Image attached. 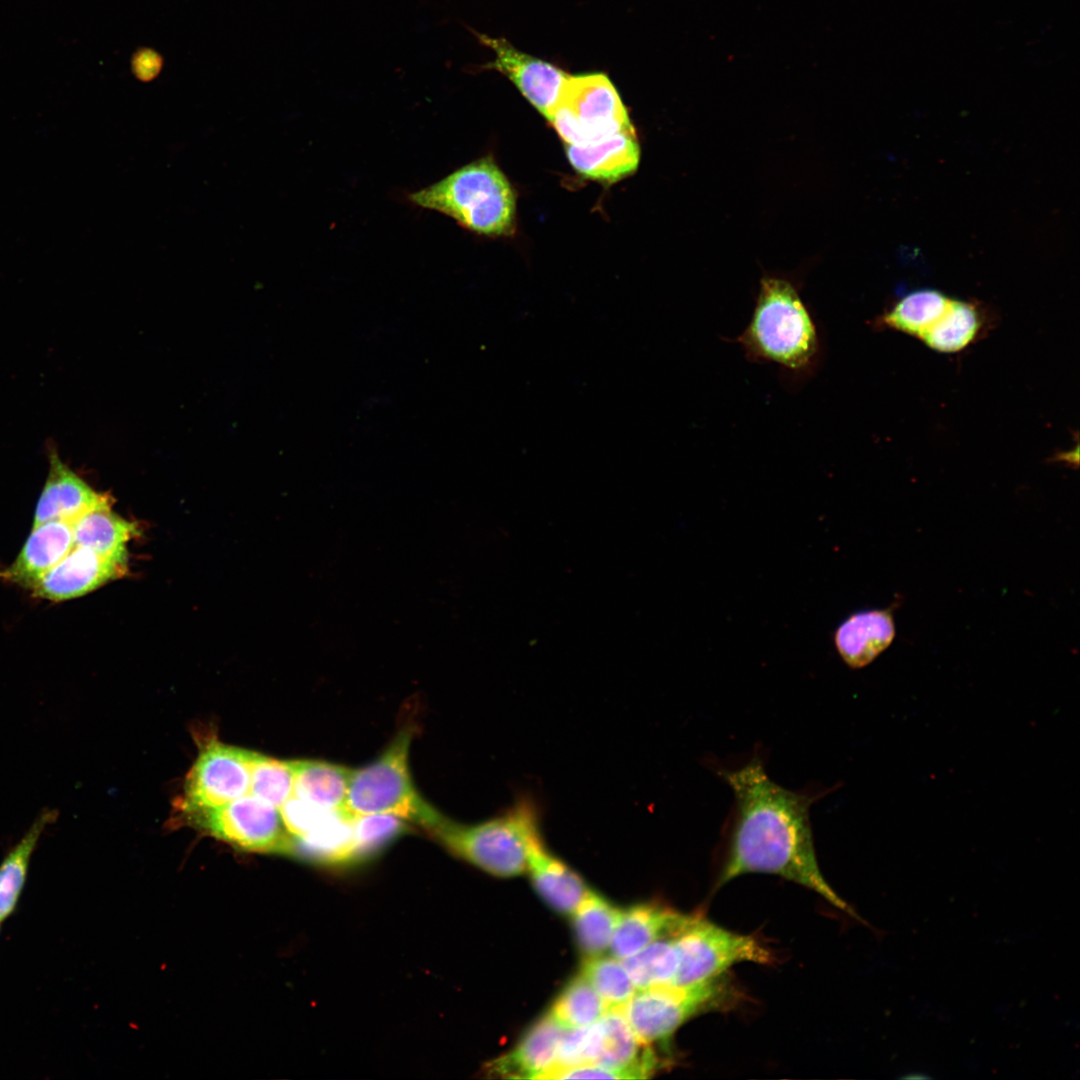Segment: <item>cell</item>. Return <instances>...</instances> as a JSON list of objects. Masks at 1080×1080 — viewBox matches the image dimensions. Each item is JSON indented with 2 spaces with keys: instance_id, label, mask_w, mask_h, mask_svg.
I'll use <instances>...</instances> for the list:
<instances>
[{
  "instance_id": "7",
  "label": "cell",
  "mask_w": 1080,
  "mask_h": 1080,
  "mask_svg": "<svg viewBox=\"0 0 1080 1080\" xmlns=\"http://www.w3.org/2000/svg\"><path fill=\"white\" fill-rule=\"evenodd\" d=\"M549 121L569 145L634 130L615 86L601 73L569 75Z\"/></svg>"
},
{
  "instance_id": "23",
  "label": "cell",
  "mask_w": 1080,
  "mask_h": 1080,
  "mask_svg": "<svg viewBox=\"0 0 1080 1080\" xmlns=\"http://www.w3.org/2000/svg\"><path fill=\"white\" fill-rule=\"evenodd\" d=\"M73 524L74 546L86 547L106 558L127 564V543L136 526L111 511V506L95 508Z\"/></svg>"
},
{
  "instance_id": "15",
  "label": "cell",
  "mask_w": 1080,
  "mask_h": 1080,
  "mask_svg": "<svg viewBox=\"0 0 1080 1080\" xmlns=\"http://www.w3.org/2000/svg\"><path fill=\"white\" fill-rule=\"evenodd\" d=\"M896 634L892 608L861 610L849 615L833 633L842 660L859 669L873 662L893 642Z\"/></svg>"
},
{
  "instance_id": "17",
  "label": "cell",
  "mask_w": 1080,
  "mask_h": 1080,
  "mask_svg": "<svg viewBox=\"0 0 1080 1080\" xmlns=\"http://www.w3.org/2000/svg\"><path fill=\"white\" fill-rule=\"evenodd\" d=\"M566 1030L548 1013L532 1026L514 1049L493 1060L487 1072L504 1078L538 1079L553 1065Z\"/></svg>"
},
{
  "instance_id": "1",
  "label": "cell",
  "mask_w": 1080,
  "mask_h": 1080,
  "mask_svg": "<svg viewBox=\"0 0 1080 1080\" xmlns=\"http://www.w3.org/2000/svg\"><path fill=\"white\" fill-rule=\"evenodd\" d=\"M717 774L730 786L734 805L722 829L715 887L748 873L777 875L858 918L818 865L809 811L824 793L780 786L770 779L757 754L737 768L719 767Z\"/></svg>"
},
{
  "instance_id": "24",
  "label": "cell",
  "mask_w": 1080,
  "mask_h": 1080,
  "mask_svg": "<svg viewBox=\"0 0 1080 1080\" xmlns=\"http://www.w3.org/2000/svg\"><path fill=\"white\" fill-rule=\"evenodd\" d=\"M986 324V316L978 305L952 298L942 316L919 340L936 352L956 353L983 336Z\"/></svg>"
},
{
  "instance_id": "27",
  "label": "cell",
  "mask_w": 1080,
  "mask_h": 1080,
  "mask_svg": "<svg viewBox=\"0 0 1080 1080\" xmlns=\"http://www.w3.org/2000/svg\"><path fill=\"white\" fill-rule=\"evenodd\" d=\"M676 932L655 940L636 954L621 960L637 990L672 984L678 964Z\"/></svg>"
},
{
  "instance_id": "6",
  "label": "cell",
  "mask_w": 1080,
  "mask_h": 1080,
  "mask_svg": "<svg viewBox=\"0 0 1080 1080\" xmlns=\"http://www.w3.org/2000/svg\"><path fill=\"white\" fill-rule=\"evenodd\" d=\"M731 986L721 976L688 986L659 985L638 989L619 1009L638 1040H664L692 1017L725 1006Z\"/></svg>"
},
{
  "instance_id": "31",
  "label": "cell",
  "mask_w": 1080,
  "mask_h": 1080,
  "mask_svg": "<svg viewBox=\"0 0 1080 1080\" xmlns=\"http://www.w3.org/2000/svg\"><path fill=\"white\" fill-rule=\"evenodd\" d=\"M405 821L396 815L384 813L353 817L352 831L357 862L409 831Z\"/></svg>"
},
{
  "instance_id": "25",
  "label": "cell",
  "mask_w": 1080,
  "mask_h": 1080,
  "mask_svg": "<svg viewBox=\"0 0 1080 1080\" xmlns=\"http://www.w3.org/2000/svg\"><path fill=\"white\" fill-rule=\"evenodd\" d=\"M951 299L931 288L912 291L874 320V327L901 332L919 340L942 316Z\"/></svg>"
},
{
  "instance_id": "4",
  "label": "cell",
  "mask_w": 1080,
  "mask_h": 1080,
  "mask_svg": "<svg viewBox=\"0 0 1080 1080\" xmlns=\"http://www.w3.org/2000/svg\"><path fill=\"white\" fill-rule=\"evenodd\" d=\"M408 198L413 205L450 217L477 234L501 236L510 234L514 228V192L504 173L489 157L454 170Z\"/></svg>"
},
{
  "instance_id": "5",
  "label": "cell",
  "mask_w": 1080,
  "mask_h": 1080,
  "mask_svg": "<svg viewBox=\"0 0 1080 1080\" xmlns=\"http://www.w3.org/2000/svg\"><path fill=\"white\" fill-rule=\"evenodd\" d=\"M414 731V726H404L374 762L352 770L343 809L349 817L393 814L426 830L440 816L420 796L410 776L408 754Z\"/></svg>"
},
{
  "instance_id": "11",
  "label": "cell",
  "mask_w": 1080,
  "mask_h": 1080,
  "mask_svg": "<svg viewBox=\"0 0 1080 1080\" xmlns=\"http://www.w3.org/2000/svg\"><path fill=\"white\" fill-rule=\"evenodd\" d=\"M474 34L495 56L481 68L496 70L506 76L549 121L569 75L552 63L518 50L504 38L476 31Z\"/></svg>"
},
{
  "instance_id": "29",
  "label": "cell",
  "mask_w": 1080,
  "mask_h": 1080,
  "mask_svg": "<svg viewBox=\"0 0 1080 1080\" xmlns=\"http://www.w3.org/2000/svg\"><path fill=\"white\" fill-rule=\"evenodd\" d=\"M581 975L596 990L608 1010L620 1008L637 991L622 961L614 956H588Z\"/></svg>"
},
{
  "instance_id": "33",
  "label": "cell",
  "mask_w": 1080,
  "mask_h": 1080,
  "mask_svg": "<svg viewBox=\"0 0 1080 1080\" xmlns=\"http://www.w3.org/2000/svg\"><path fill=\"white\" fill-rule=\"evenodd\" d=\"M0 927H1V922H0Z\"/></svg>"
},
{
  "instance_id": "16",
  "label": "cell",
  "mask_w": 1080,
  "mask_h": 1080,
  "mask_svg": "<svg viewBox=\"0 0 1080 1080\" xmlns=\"http://www.w3.org/2000/svg\"><path fill=\"white\" fill-rule=\"evenodd\" d=\"M567 158L581 175L613 183L633 174L640 148L635 131H622L587 145L565 144Z\"/></svg>"
},
{
  "instance_id": "2",
  "label": "cell",
  "mask_w": 1080,
  "mask_h": 1080,
  "mask_svg": "<svg viewBox=\"0 0 1080 1080\" xmlns=\"http://www.w3.org/2000/svg\"><path fill=\"white\" fill-rule=\"evenodd\" d=\"M735 341L751 362L774 363L796 380L813 375L822 355L814 318L794 284L780 277L761 279L752 317Z\"/></svg>"
},
{
  "instance_id": "10",
  "label": "cell",
  "mask_w": 1080,
  "mask_h": 1080,
  "mask_svg": "<svg viewBox=\"0 0 1080 1080\" xmlns=\"http://www.w3.org/2000/svg\"><path fill=\"white\" fill-rule=\"evenodd\" d=\"M251 756L249 750L217 740L207 742L186 777L183 808L193 814L249 793Z\"/></svg>"
},
{
  "instance_id": "28",
  "label": "cell",
  "mask_w": 1080,
  "mask_h": 1080,
  "mask_svg": "<svg viewBox=\"0 0 1080 1080\" xmlns=\"http://www.w3.org/2000/svg\"><path fill=\"white\" fill-rule=\"evenodd\" d=\"M607 1010L596 990L580 975L565 987L550 1013L565 1029H575L594 1024Z\"/></svg>"
},
{
  "instance_id": "22",
  "label": "cell",
  "mask_w": 1080,
  "mask_h": 1080,
  "mask_svg": "<svg viewBox=\"0 0 1080 1080\" xmlns=\"http://www.w3.org/2000/svg\"><path fill=\"white\" fill-rule=\"evenodd\" d=\"M57 819V811L44 809L0 863V922L16 910L25 887L32 855L46 828Z\"/></svg>"
},
{
  "instance_id": "20",
  "label": "cell",
  "mask_w": 1080,
  "mask_h": 1080,
  "mask_svg": "<svg viewBox=\"0 0 1080 1080\" xmlns=\"http://www.w3.org/2000/svg\"><path fill=\"white\" fill-rule=\"evenodd\" d=\"M527 872L538 893L560 912L572 913L589 890L583 879L550 850L544 836L530 849Z\"/></svg>"
},
{
  "instance_id": "19",
  "label": "cell",
  "mask_w": 1080,
  "mask_h": 1080,
  "mask_svg": "<svg viewBox=\"0 0 1080 1080\" xmlns=\"http://www.w3.org/2000/svg\"><path fill=\"white\" fill-rule=\"evenodd\" d=\"M691 915L658 904H640L620 913L611 943L612 956L622 960L655 940L679 930Z\"/></svg>"
},
{
  "instance_id": "30",
  "label": "cell",
  "mask_w": 1080,
  "mask_h": 1080,
  "mask_svg": "<svg viewBox=\"0 0 1080 1080\" xmlns=\"http://www.w3.org/2000/svg\"><path fill=\"white\" fill-rule=\"evenodd\" d=\"M250 793L277 809L292 796L293 761H282L252 751Z\"/></svg>"
},
{
  "instance_id": "9",
  "label": "cell",
  "mask_w": 1080,
  "mask_h": 1080,
  "mask_svg": "<svg viewBox=\"0 0 1080 1080\" xmlns=\"http://www.w3.org/2000/svg\"><path fill=\"white\" fill-rule=\"evenodd\" d=\"M190 815L210 835L237 848L293 856V839L280 810L250 792L218 808Z\"/></svg>"
},
{
  "instance_id": "32",
  "label": "cell",
  "mask_w": 1080,
  "mask_h": 1080,
  "mask_svg": "<svg viewBox=\"0 0 1080 1080\" xmlns=\"http://www.w3.org/2000/svg\"><path fill=\"white\" fill-rule=\"evenodd\" d=\"M132 66L138 78L148 80L160 71L161 58L151 50H142L134 56Z\"/></svg>"
},
{
  "instance_id": "8",
  "label": "cell",
  "mask_w": 1080,
  "mask_h": 1080,
  "mask_svg": "<svg viewBox=\"0 0 1080 1080\" xmlns=\"http://www.w3.org/2000/svg\"><path fill=\"white\" fill-rule=\"evenodd\" d=\"M677 970L671 985L688 986L710 980L741 962L769 964L772 953L757 939L738 934L691 915L675 933Z\"/></svg>"
},
{
  "instance_id": "18",
  "label": "cell",
  "mask_w": 1080,
  "mask_h": 1080,
  "mask_svg": "<svg viewBox=\"0 0 1080 1080\" xmlns=\"http://www.w3.org/2000/svg\"><path fill=\"white\" fill-rule=\"evenodd\" d=\"M598 1047L592 1064L621 1072L625 1079L646 1078L653 1071V1057L642 1044L619 1008L607 1010L597 1021Z\"/></svg>"
},
{
  "instance_id": "12",
  "label": "cell",
  "mask_w": 1080,
  "mask_h": 1080,
  "mask_svg": "<svg viewBox=\"0 0 1080 1080\" xmlns=\"http://www.w3.org/2000/svg\"><path fill=\"white\" fill-rule=\"evenodd\" d=\"M126 569L125 563L74 546L31 590L35 596L50 601L69 600L122 576Z\"/></svg>"
},
{
  "instance_id": "14",
  "label": "cell",
  "mask_w": 1080,
  "mask_h": 1080,
  "mask_svg": "<svg viewBox=\"0 0 1080 1080\" xmlns=\"http://www.w3.org/2000/svg\"><path fill=\"white\" fill-rule=\"evenodd\" d=\"M73 547L72 522L52 520L43 523L32 528L18 556L1 577L31 590Z\"/></svg>"
},
{
  "instance_id": "13",
  "label": "cell",
  "mask_w": 1080,
  "mask_h": 1080,
  "mask_svg": "<svg viewBox=\"0 0 1080 1080\" xmlns=\"http://www.w3.org/2000/svg\"><path fill=\"white\" fill-rule=\"evenodd\" d=\"M49 470L40 494L32 528L52 520L74 522L99 507L111 506V498L94 490L70 469L54 448L49 450Z\"/></svg>"
},
{
  "instance_id": "21",
  "label": "cell",
  "mask_w": 1080,
  "mask_h": 1080,
  "mask_svg": "<svg viewBox=\"0 0 1080 1080\" xmlns=\"http://www.w3.org/2000/svg\"><path fill=\"white\" fill-rule=\"evenodd\" d=\"M292 796L325 811H343L352 769L325 761L294 760Z\"/></svg>"
},
{
  "instance_id": "26",
  "label": "cell",
  "mask_w": 1080,
  "mask_h": 1080,
  "mask_svg": "<svg viewBox=\"0 0 1080 1080\" xmlns=\"http://www.w3.org/2000/svg\"><path fill=\"white\" fill-rule=\"evenodd\" d=\"M621 911L588 890L572 912L576 937L587 956L602 954L610 943Z\"/></svg>"
},
{
  "instance_id": "3",
  "label": "cell",
  "mask_w": 1080,
  "mask_h": 1080,
  "mask_svg": "<svg viewBox=\"0 0 1080 1080\" xmlns=\"http://www.w3.org/2000/svg\"><path fill=\"white\" fill-rule=\"evenodd\" d=\"M542 808L528 793L487 820L462 824L440 814L426 829L458 858L493 876L510 878L527 871L532 845L544 836Z\"/></svg>"
}]
</instances>
